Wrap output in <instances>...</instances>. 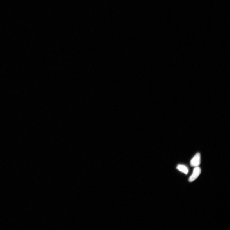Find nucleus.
<instances>
[{
    "mask_svg": "<svg viewBox=\"0 0 230 230\" xmlns=\"http://www.w3.org/2000/svg\"><path fill=\"white\" fill-rule=\"evenodd\" d=\"M201 162V156L199 153H197L190 160V165L192 167H198Z\"/></svg>",
    "mask_w": 230,
    "mask_h": 230,
    "instance_id": "nucleus-1",
    "label": "nucleus"
},
{
    "mask_svg": "<svg viewBox=\"0 0 230 230\" xmlns=\"http://www.w3.org/2000/svg\"><path fill=\"white\" fill-rule=\"evenodd\" d=\"M201 171V169L199 166L195 167L192 175L189 178V181L191 182L194 181L200 175Z\"/></svg>",
    "mask_w": 230,
    "mask_h": 230,
    "instance_id": "nucleus-2",
    "label": "nucleus"
},
{
    "mask_svg": "<svg viewBox=\"0 0 230 230\" xmlns=\"http://www.w3.org/2000/svg\"><path fill=\"white\" fill-rule=\"evenodd\" d=\"M177 169L180 171H181L186 174H188V169L187 167L185 166L179 165L177 167Z\"/></svg>",
    "mask_w": 230,
    "mask_h": 230,
    "instance_id": "nucleus-3",
    "label": "nucleus"
}]
</instances>
